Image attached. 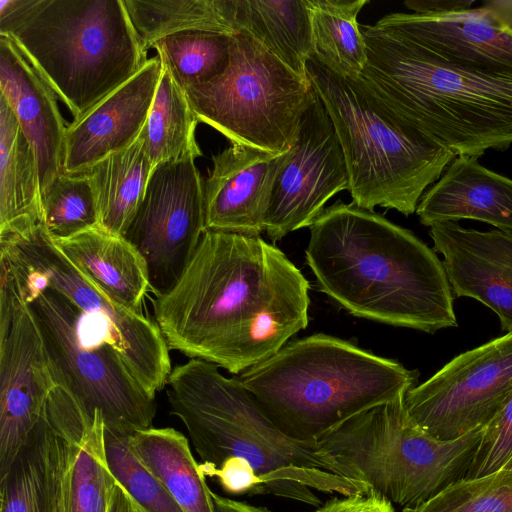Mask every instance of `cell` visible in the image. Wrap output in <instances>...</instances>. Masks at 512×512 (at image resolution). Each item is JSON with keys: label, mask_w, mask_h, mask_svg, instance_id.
I'll return each mask as SVG.
<instances>
[{"label": "cell", "mask_w": 512, "mask_h": 512, "mask_svg": "<svg viewBox=\"0 0 512 512\" xmlns=\"http://www.w3.org/2000/svg\"><path fill=\"white\" fill-rule=\"evenodd\" d=\"M310 284L260 236L205 230L174 286L153 299L169 350L244 372L309 322Z\"/></svg>", "instance_id": "obj_1"}, {"label": "cell", "mask_w": 512, "mask_h": 512, "mask_svg": "<svg viewBox=\"0 0 512 512\" xmlns=\"http://www.w3.org/2000/svg\"><path fill=\"white\" fill-rule=\"evenodd\" d=\"M309 229L306 262L352 315L427 333L457 326L443 263L411 231L341 200Z\"/></svg>", "instance_id": "obj_2"}, {"label": "cell", "mask_w": 512, "mask_h": 512, "mask_svg": "<svg viewBox=\"0 0 512 512\" xmlns=\"http://www.w3.org/2000/svg\"><path fill=\"white\" fill-rule=\"evenodd\" d=\"M170 414L185 426L206 477L233 467L254 470L263 495L319 507L313 490L341 496L369 494L317 441L284 433L238 378L215 364L189 359L166 382Z\"/></svg>", "instance_id": "obj_3"}, {"label": "cell", "mask_w": 512, "mask_h": 512, "mask_svg": "<svg viewBox=\"0 0 512 512\" xmlns=\"http://www.w3.org/2000/svg\"><path fill=\"white\" fill-rule=\"evenodd\" d=\"M360 79L389 109L457 156L512 144V80L458 67L405 36L362 26Z\"/></svg>", "instance_id": "obj_4"}, {"label": "cell", "mask_w": 512, "mask_h": 512, "mask_svg": "<svg viewBox=\"0 0 512 512\" xmlns=\"http://www.w3.org/2000/svg\"><path fill=\"white\" fill-rule=\"evenodd\" d=\"M417 371L353 343L314 334L285 344L237 377L287 435L317 441L414 387Z\"/></svg>", "instance_id": "obj_5"}, {"label": "cell", "mask_w": 512, "mask_h": 512, "mask_svg": "<svg viewBox=\"0 0 512 512\" xmlns=\"http://www.w3.org/2000/svg\"><path fill=\"white\" fill-rule=\"evenodd\" d=\"M0 34L14 41L74 120L148 61L123 0H0Z\"/></svg>", "instance_id": "obj_6"}, {"label": "cell", "mask_w": 512, "mask_h": 512, "mask_svg": "<svg viewBox=\"0 0 512 512\" xmlns=\"http://www.w3.org/2000/svg\"><path fill=\"white\" fill-rule=\"evenodd\" d=\"M307 70L342 147L352 202L416 212L457 155L384 105L360 77H339L313 58Z\"/></svg>", "instance_id": "obj_7"}, {"label": "cell", "mask_w": 512, "mask_h": 512, "mask_svg": "<svg viewBox=\"0 0 512 512\" xmlns=\"http://www.w3.org/2000/svg\"><path fill=\"white\" fill-rule=\"evenodd\" d=\"M27 304L55 388L106 430L132 434L152 427L155 397L133 377L102 331L67 296L0 256Z\"/></svg>", "instance_id": "obj_8"}, {"label": "cell", "mask_w": 512, "mask_h": 512, "mask_svg": "<svg viewBox=\"0 0 512 512\" xmlns=\"http://www.w3.org/2000/svg\"><path fill=\"white\" fill-rule=\"evenodd\" d=\"M404 397L346 421L317 442L364 483L369 494L406 507L418 506L464 479L483 427L440 440L409 416Z\"/></svg>", "instance_id": "obj_9"}, {"label": "cell", "mask_w": 512, "mask_h": 512, "mask_svg": "<svg viewBox=\"0 0 512 512\" xmlns=\"http://www.w3.org/2000/svg\"><path fill=\"white\" fill-rule=\"evenodd\" d=\"M199 122L231 144L284 153L316 91L246 33L233 35L230 64L214 80L184 89Z\"/></svg>", "instance_id": "obj_10"}, {"label": "cell", "mask_w": 512, "mask_h": 512, "mask_svg": "<svg viewBox=\"0 0 512 512\" xmlns=\"http://www.w3.org/2000/svg\"><path fill=\"white\" fill-rule=\"evenodd\" d=\"M0 256L67 296L151 396L166 386L169 348L154 320L119 304L83 274L55 247L43 222L1 237Z\"/></svg>", "instance_id": "obj_11"}, {"label": "cell", "mask_w": 512, "mask_h": 512, "mask_svg": "<svg viewBox=\"0 0 512 512\" xmlns=\"http://www.w3.org/2000/svg\"><path fill=\"white\" fill-rule=\"evenodd\" d=\"M512 393V333L464 352L404 397L410 418L440 440L484 427Z\"/></svg>", "instance_id": "obj_12"}, {"label": "cell", "mask_w": 512, "mask_h": 512, "mask_svg": "<svg viewBox=\"0 0 512 512\" xmlns=\"http://www.w3.org/2000/svg\"><path fill=\"white\" fill-rule=\"evenodd\" d=\"M205 231L203 179L194 159L157 165L124 237L143 256L150 291H169Z\"/></svg>", "instance_id": "obj_13"}, {"label": "cell", "mask_w": 512, "mask_h": 512, "mask_svg": "<svg viewBox=\"0 0 512 512\" xmlns=\"http://www.w3.org/2000/svg\"><path fill=\"white\" fill-rule=\"evenodd\" d=\"M55 385L11 274L0 272V477L46 418Z\"/></svg>", "instance_id": "obj_14"}, {"label": "cell", "mask_w": 512, "mask_h": 512, "mask_svg": "<svg viewBox=\"0 0 512 512\" xmlns=\"http://www.w3.org/2000/svg\"><path fill=\"white\" fill-rule=\"evenodd\" d=\"M350 190L348 170L332 120L317 95L273 184L265 231L273 241L310 227L326 202Z\"/></svg>", "instance_id": "obj_15"}, {"label": "cell", "mask_w": 512, "mask_h": 512, "mask_svg": "<svg viewBox=\"0 0 512 512\" xmlns=\"http://www.w3.org/2000/svg\"><path fill=\"white\" fill-rule=\"evenodd\" d=\"M376 26L397 32L476 74L512 80V2L444 13H390Z\"/></svg>", "instance_id": "obj_16"}, {"label": "cell", "mask_w": 512, "mask_h": 512, "mask_svg": "<svg viewBox=\"0 0 512 512\" xmlns=\"http://www.w3.org/2000/svg\"><path fill=\"white\" fill-rule=\"evenodd\" d=\"M288 151L271 153L231 144L214 155L213 169L203 180L205 230L260 236Z\"/></svg>", "instance_id": "obj_17"}, {"label": "cell", "mask_w": 512, "mask_h": 512, "mask_svg": "<svg viewBox=\"0 0 512 512\" xmlns=\"http://www.w3.org/2000/svg\"><path fill=\"white\" fill-rule=\"evenodd\" d=\"M429 233L456 297L483 303L512 333V232H482L449 221L432 225Z\"/></svg>", "instance_id": "obj_18"}, {"label": "cell", "mask_w": 512, "mask_h": 512, "mask_svg": "<svg viewBox=\"0 0 512 512\" xmlns=\"http://www.w3.org/2000/svg\"><path fill=\"white\" fill-rule=\"evenodd\" d=\"M162 72L163 65L158 57L148 59L136 75L67 126L64 173H83L138 139Z\"/></svg>", "instance_id": "obj_19"}, {"label": "cell", "mask_w": 512, "mask_h": 512, "mask_svg": "<svg viewBox=\"0 0 512 512\" xmlns=\"http://www.w3.org/2000/svg\"><path fill=\"white\" fill-rule=\"evenodd\" d=\"M0 92L30 142L41 193L63 173L66 126L56 94L8 36L0 34Z\"/></svg>", "instance_id": "obj_20"}, {"label": "cell", "mask_w": 512, "mask_h": 512, "mask_svg": "<svg viewBox=\"0 0 512 512\" xmlns=\"http://www.w3.org/2000/svg\"><path fill=\"white\" fill-rule=\"evenodd\" d=\"M421 224L472 219L512 232V179L495 173L477 157L459 155L421 197Z\"/></svg>", "instance_id": "obj_21"}, {"label": "cell", "mask_w": 512, "mask_h": 512, "mask_svg": "<svg viewBox=\"0 0 512 512\" xmlns=\"http://www.w3.org/2000/svg\"><path fill=\"white\" fill-rule=\"evenodd\" d=\"M72 414L49 403L46 418L0 477V512H54Z\"/></svg>", "instance_id": "obj_22"}, {"label": "cell", "mask_w": 512, "mask_h": 512, "mask_svg": "<svg viewBox=\"0 0 512 512\" xmlns=\"http://www.w3.org/2000/svg\"><path fill=\"white\" fill-rule=\"evenodd\" d=\"M52 241L74 266L112 299L143 314L144 298L150 291L147 264L124 236L97 224Z\"/></svg>", "instance_id": "obj_23"}, {"label": "cell", "mask_w": 512, "mask_h": 512, "mask_svg": "<svg viewBox=\"0 0 512 512\" xmlns=\"http://www.w3.org/2000/svg\"><path fill=\"white\" fill-rule=\"evenodd\" d=\"M43 222L35 152L0 95V237Z\"/></svg>", "instance_id": "obj_24"}, {"label": "cell", "mask_w": 512, "mask_h": 512, "mask_svg": "<svg viewBox=\"0 0 512 512\" xmlns=\"http://www.w3.org/2000/svg\"><path fill=\"white\" fill-rule=\"evenodd\" d=\"M234 23L236 34H248L309 80L314 50L307 0H234Z\"/></svg>", "instance_id": "obj_25"}, {"label": "cell", "mask_w": 512, "mask_h": 512, "mask_svg": "<svg viewBox=\"0 0 512 512\" xmlns=\"http://www.w3.org/2000/svg\"><path fill=\"white\" fill-rule=\"evenodd\" d=\"M130 441L183 512H214L212 491L181 432L150 427L130 434Z\"/></svg>", "instance_id": "obj_26"}, {"label": "cell", "mask_w": 512, "mask_h": 512, "mask_svg": "<svg viewBox=\"0 0 512 512\" xmlns=\"http://www.w3.org/2000/svg\"><path fill=\"white\" fill-rule=\"evenodd\" d=\"M154 168L140 134L132 145L85 171L94 190L99 226L124 236Z\"/></svg>", "instance_id": "obj_27"}, {"label": "cell", "mask_w": 512, "mask_h": 512, "mask_svg": "<svg viewBox=\"0 0 512 512\" xmlns=\"http://www.w3.org/2000/svg\"><path fill=\"white\" fill-rule=\"evenodd\" d=\"M105 422L95 411L91 420L70 432L64 469L66 512H107L115 482L107 463Z\"/></svg>", "instance_id": "obj_28"}, {"label": "cell", "mask_w": 512, "mask_h": 512, "mask_svg": "<svg viewBox=\"0 0 512 512\" xmlns=\"http://www.w3.org/2000/svg\"><path fill=\"white\" fill-rule=\"evenodd\" d=\"M147 52L161 38L183 31L236 35L234 0H123Z\"/></svg>", "instance_id": "obj_29"}, {"label": "cell", "mask_w": 512, "mask_h": 512, "mask_svg": "<svg viewBox=\"0 0 512 512\" xmlns=\"http://www.w3.org/2000/svg\"><path fill=\"white\" fill-rule=\"evenodd\" d=\"M307 1L313 59L339 77H360L367 63V46L357 16L369 0Z\"/></svg>", "instance_id": "obj_30"}, {"label": "cell", "mask_w": 512, "mask_h": 512, "mask_svg": "<svg viewBox=\"0 0 512 512\" xmlns=\"http://www.w3.org/2000/svg\"><path fill=\"white\" fill-rule=\"evenodd\" d=\"M198 119L184 90L163 72L141 132L153 165L196 159L202 152L196 142Z\"/></svg>", "instance_id": "obj_31"}, {"label": "cell", "mask_w": 512, "mask_h": 512, "mask_svg": "<svg viewBox=\"0 0 512 512\" xmlns=\"http://www.w3.org/2000/svg\"><path fill=\"white\" fill-rule=\"evenodd\" d=\"M233 35L183 31L158 40L157 51L163 68L184 90L210 82L230 64Z\"/></svg>", "instance_id": "obj_32"}, {"label": "cell", "mask_w": 512, "mask_h": 512, "mask_svg": "<svg viewBox=\"0 0 512 512\" xmlns=\"http://www.w3.org/2000/svg\"><path fill=\"white\" fill-rule=\"evenodd\" d=\"M43 224L52 240L70 237L98 224L89 176L61 173L41 193Z\"/></svg>", "instance_id": "obj_33"}, {"label": "cell", "mask_w": 512, "mask_h": 512, "mask_svg": "<svg viewBox=\"0 0 512 512\" xmlns=\"http://www.w3.org/2000/svg\"><path fill=\"white\" fill-rule=\"evenodd\" d=\"M105 450L113 477L143 512H183L140 459L131 444L130 434L105 430Z\"/></svg>", "instance_id": "obj_34"}, {"label": "cell", "mask_w": 512, "mask_h": 512, "mask_svg": "<svg viewBox=\"0 0 512 512\" xmlns=\"http://www.w3.org/2000/svg\"><path fill=\"white\" fill-rule=\"evenodd\" d=\"M402 512H512V469L464 478L428 501Z\"/></svg>", "instance_id": "obj_35"}, {"label": "cell", "mask_w": 512, "mask_h": 512, "mask_svg": "<svg viewBox=\"0 0 512 512\" xmlns=\"http://www.w3.org/2000/svg\"><path fill=\"white\" fill-rule=\"evenodd\" d=\"M511 459L512 393L484 426L480 444L465 478H477L501 470Z\"/></svg>", "instance_id": "obj_36"}, {"label": "cell", "mask_w": 512, "mask_h": 512, "mask_svg": "<svg viewBox=\"0 0 512 512\" xmlns=\"http://www.w3.org/2000/svg\"><path fill=\"white\" fill-rule=\"evenodd\" d=\"M313 512H395L391 502L373 494L335 497Z\"/></svg>", "instance_id": "obj_37"}, {"label": "cell", "mask_w": 512, "mask_h": 512, "mask_svg": "<svg viewBox=\"0 0 512 512\" xmlns=\"http://www.w3.org/2000/svg\"><path fill=\"white\" fill-rule=\"evenodd\" d=\"M474 1L466 0H407L404 5L414 13H444L471 8Z\"/></svg>", "instance_id": "obj_38"}, {"label": "cell", "mask_w": 512, "mask_h": 512, "mask_svg": "<svg viewBox=\"0 0 512 512\" xmlns=\"http://www.w3.org/2000/svg\"><path fill=\"white\" fill-rule=\"evenodd\" d=\"M214 512H270L265 507L223 497L212 491Z\"/></svg>", "instance_id": "obj_39"}, {"label": "cell", "mask_w": 512, "mask_h": 512, "mask_svg": "<svg viewBox=\"0 0 512 512\" xmlns=\"http://www.w3.org/2000/svg\"><path fill=\"white\" fill-rule=\"evenodd\" d=\"M107 512H137L134 501L116 480L110 492Z\"/></svg>", "instance_id": "obj_40"}, {"label": "cell", "mask_w": 512, "mask_h": 512, "mask_svg": "<svg viewBox=\"0 0 512 512\" xmlns=\"http://www.w3.org/2000/svg\"><path fill=\"white\" fill-rule=\"evenodd\" d=\"M503 469H512V459L508 462V464Z\"/></svg>", "instance_id": "obj_41"}]
</instances>
